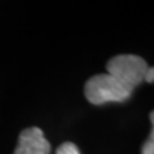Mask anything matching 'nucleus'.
<instances>
[{
  "instance_id": "nucleus-1",
  "label": "nucleus",
  "mask_w": 154,
  "mask_h": 154,
  "mask_svg": "<svg viewBox=\"0 0 154 154\" xmlns=\"http://www.w3.org/2000/svg\"><path fill=\"white\" fill-rule=\"evenodd\" d=\"M132 91L126 89L108 73H100L90 77L85 84V96L91 104L102 105L110 102H125Z\"/></svg>"
},
{
  "instance_id": "nucleus-2",
  "label": "nucleus",
  "mask_w": 154,
  "mask_h": 154,
  "mask_svg": "<svg viewBox=\"0 0 154 154\" xmlns=\"http://www.w3.org/2000/svg\"><path fill=\"white\" fill-rule=\"evenodd\" d=\"M148 64L143 58L132 54L116 55L107 63V73L114 77L130 91L144 81Z\"/></svg>"
},
{
  "instance_id": "nucleus-3",
  "label": "nucleus",
  "mask_w": 154,
  "mask_h": 154,
  "mask_svg": "<svg viewBox=\"0 0 154 154\" xmlns=\"http://www.w3.org/2000/svg\"><path fill=\"white\" fill-rule=\"evenodd\" d=\"M14 154H50V144L40 128L30 127L19 134Z\"/></svg>"
},
{
  "instance_id": "nucleus-4",
  "label": "nucleus",
  "mask_w": 154,
  "mask_h": 154,
  "mask_svg": "<svg viewBox=\"0 0 154 154\" xmlns=\"http://www.w3.org/2000/svg\"><path fill=\"white\" fill-rule=\"evenodd\" d=\"M150 122H152V132L141 148V154H154V110L150 113Z\"/></svg>"
},
{
  "instance_id": "nucleus-5",
  "label": "nucleus",
  "mask_w": 154,
  "mask_h": 154,
  "mask_svg": "<svg viewBox=\"0 0 154 154\" xmlns=\"http://www.w3.org/2000/svg\"><path fill=\"white\" fill-rule=\"evenodd\" d=\"M57 154H80V152L73 143H64L57 149Z\"/></svg>"
},
{
  "instance_id": "nucleus-6",
  "label": "nucleus",
  "mask_w": 154,
  "mask_h": 154,
  "mask_svg": "<svg viewBox=\"0 0 154 154\" xmlns=\"http://www.w3.org/2000/svg\"><path fill=\"white\" fill-rule=\"evenodd\" d=\"M144 81H146V82H154V67H148Z\"/></svg>"
}]
</instances>
